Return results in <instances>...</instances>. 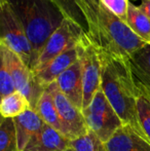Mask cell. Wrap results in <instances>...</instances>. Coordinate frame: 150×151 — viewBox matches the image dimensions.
Listing matches in <instances>:
<instances>
[{"mask_svg": "<svg viewBox=\"0 0 150 151\" xmlns=\"http://www.w3.org/2000/svg\"><path fill=\"white\" fill-rule=\"evenodd\" d=\"M78 61L81 65L83 102L82 109L86 108L101 88L102 67L99 52L86 36H82L77 43Z\"/></svg>", "mask_w": 150, "mask_h": 151, "instance_id": "obj_8", "label": "cell"}, {"mask_svg": "<svg viewBox=\"0 0 150 151\" xmlns=\"http://www.w3.org/2000/svg\"><path fill=\"white\" fill-rule=\"evenodd\" d=\"M8 2L30 40L35 68L44 44L65 18L52 0H8Z\"/></svg>", "mask_w": 150, "mask_h": 151, "instance_id": "obj_2", "label": "cell"}, {"mask_svg": "<svg viewBox=\"0 0 150 151\" xmlns=\"http://www.w3.org/2000/svg\"><path fill=\"white\" fill-rule=\"evenodd\" d=\"M99 1L111 14L124 22L126 21L128 6L131 3L130 0H99Z\"/></svg>", "mask_w": 150, "mask_h": 151, "instance_id": "obj_23", "label": "cell"}, {"mask_svg": "<svg viewBox=\"0 0 150 151\" xmlns=\"http://www.w3.org/2000/svg\"><path fill=\"white\" fill-rule=\"evenodd\" d=\"M82 36L83 34L76 25L73 24L71 21L64 19V21L50 36L46 43L44 44L43 50L38 57L33 73L42 69L50 61L68 50L70 46L77 44Z\"/></svg>", "mask_w": 150, "mask_h": 151, "instance_id": "obj_9", "label": "cell"}, {"mask_svg": "<svg viewBox=\"0 0 150 151\" xmlns=\"http://www.w3.org/2000/svg\"><path fill=\"white\" fill-rule=\"evenodd\" d=\"M107 151H150V142L131 125L123 124L105 143Z\"/></svg>", "mask_w": 150, "mask_h": 151, "instance_id": "obj_11", "label": "cell"}, {"mask_svg": "<svg viewBox=\"0 0 150 151\" xmlns=\"http://www.w3.org/2000/svg\"><path fill=\"white\" fill-rule=\"evenodd\" d=\"M0 42L16 52L33 71V50L27 33L9 2L0 6Z\"/></svg>", "mask_w": 150, "mask_h": 151, "instance_id": "obj_4", "label": "cell"}, {"mask_svg": "<svg viewBox=\"0 0 150 151\" xmlns=\"http://www.w3.org/2000/svg\"><path fill=\"white\" fill-rule=\"evenodd\" d=\"M35 111L37 112L38 115L42 118V120L46 124L54 127L59 133H61L63 136L67 138L66 129H65L64 125L61 121V118L59 116L58 111H57V108L55 106L52 97L46 90H44V91L42 93L41 97H40L39 101L37 103Z\"/></svg>", "mask_w": 150, "mask_h": 151, "instance_id": "obj_17", "label": "cell"}, {"mask_svg": "<svg viewBox=\"0 0 150 151\" xmlns=\"http://www.w3.org/2000/svg\"><path fill=\"white\" fill-rule=\"evenodd\" d=\"M139 7L150 19V0H141V4L139 5Z\"/></svg>", "mask_w": 150, "mask_h": 151, "instance_id": "obj_25", "label": "cell"}, {"mask_svg": "<svg viewBox=\"0 0 150 151\" xmlns=\"http://www.w3.org/2000/svg\"><path fill=\"white\" fill-rule=\"evenodd\" d=\"M137 113L141 132L150 142V100L142 93L137 100Z\"/></svg>", "mask_w": 150, "mask_h": 151, "instance_id": "obj_22", "label": "cell"}, {"mask_svg": "<svg viewBox=\"0 0 150 151\" xmlns=\"http://www.w3.org/2000/svg\"><path fill=\"white\" fill-rule=\"evenodd\" d=\"M66 151H74V150H73V149H72V148H71V147H70V148H68V149H67Z\"/></svg>", "mask_w": 150, "mask_h": 151, "instance_id": "obj_27", "label": "cell"}, {"mask_svg": "<svg viewBox=\"0 0 150 151\" xmlns=\"http://www.w3.org/2000/svg\"><path fill=\"white\" fill-rule=\"evenodd\" d=\"M68 148H70V140L45 123L24 151H66Z\"/></svg>", "mask_w": 150, "mask_h": 151, "instance_id": "obj_16", "label": "cell"}, {"mask_svg": "<svg viewBox=\"0 0 150 151\" xmlns=\"http://www.w3.org/2000/svg\"><path fill=\"white\" fill-rule=\"evenodd\" d=\"M78 43V42H77ZM78 61V50L77 44L72 45L66 50L64 52L52 60L42 69L34 72L37 81L43 88H46L48 84L52 83L57 80V78L65 72L69 67Z\"/></svg>", "mask_w": 150, "mask_h": 151, "instance_id": "obj_13", "label": "cell"}, {"mask_svg": "<svg viewBox=\"0 0 150 151\" xmlns=\"http://www.w3.org/2000/svg\"><path fill=\"white\" fill-rule=\"evenodd\" d=\"M65 19L71 21L84 36L98 44L99 0H52Z\"/></svg>", "mask_w": 150, "mask_h": 151, "instance_id": "obj_7", "label": "cell"}, {"mask_svg": "<svg viewBox=\"0 0 150 151\" xmlns=\"http://www.w3.org/2000/svg\"><path fill=\"white\" fill-rule=\"evenodd\" d=\"M16 91L10 74L6 68L5 64L0 56V93L2 97L7 96Z\"/></svg>", "mask_w": 150, "mask_h": 151, "instance_id": "obj_24", "label": "cell"}, {"mask_svg": "<svg viewBox=\"0 0 150 151\" xmlns=\"http://www.w3.org/2000/svg\"><path fill=\"white\" fill-rule=\"evenodd\" d=\"M2 120H3V117H2V116H1V115H0V123H1V122H2Z\"/></svg>", "mask_w": 150, "mask_h": 151, "instance_id": "obj_28", "label": "cell"}, {"mask_svg": "<svg viewBox=\"0 0 150 151\" xmlns=\"http://www.w3.org/2000/svg\"><path fill=\"white\" fill-rule=\"evenodd\" d=\"M128 63L139 93L150 97V43L133 54Z\"/></svg>", "mask_w": 150, "mask_h": 151, "instance_id": "obj_14", "label": "cell"}, {"mask_svg": "<svg viewBox=\"0 0 150 151\" xmlns=\"http://www.w3.org/2000/svg\"><path fill=\"white\" fill-rule=\"evenodd\" d=\"M70 147L74 151H107L104 142L90 131L81 137L71 140Z\"/></svg>", "mask_w": 150, "mask_h": 151, "instance_id": "obj_21", "label": "cell"}, {"mask_svg": "<svg viewBox=\"0 0 150 151\" xmlns=\"http://www.w3.org/2000/svg\"><path fill=\"white\" fill-rule=\"evenodd\" d=\"M0 56L5 64L16 91L27 98L30 109H36L37 103L45 88L37 81L33 71L11 50L0 42Z\"/></svg>", "mask_w": 150, "mask_h": 151, "instance_id": "obj_6", "label": "cell"}, {"mask_svg": "<svg viewBox=\"0 0 150 151\" xmlns=\"http://www.w3.org/2000/svg\"><path fill=\"white\" fill-rule=\"evenodd\" d=\"M99 56L102 67L101 90L122 123L142 134L137 113V100L140 93L135 84L128 59L102 52H99Z\"/></svg>", "mask_w": 150, "mask_h": 151, "instance_id": "obj_1", "label": "cell"}, {"mask_svg": "<svg viewBox=\"0 0 150 151\" xmlns=\"http://www.w3.org/2000/svg\"><path fill=\"white\" fill-rule=\"evenodd\" d=\"M61 93L78 109L82 110L83 102V88H82L81 65L77 61L63 72L56 80Z\"/></svg>", "mask_w": 150, "mask_h": 151, "instance_id": "obj_12", "label": "cell"}, {"mask_svg": "<svg viewBox=\"0 0 150 151\" xmlns=\"http://www.w3.org/2000/svg\"><path fill=\"white\" fill-rule=\"evenodd\" d=\"M97 50L117 58L128 59L145 44L124 21L120 20L100 3L98 9Z\"/></svg>", "mask_w": 150, "mask_h": 151, "instance_id": "obj_3", "label": "cell"}, {"mask_svg": "<svg viewBox=\"0 0 150 151\" xmlns=\"http://www.w3.org/2000/svg\"><path fill=\"white\" fill-rule=\"evenodd\" d=\"M126 23L138 37L146 43H150V19L139 6L133 4L132 2L128 6Z\"/></svg>", "mask_w": 150, "mask_h": 151, "instance_id": "obj_18", "label": "cell"}, {"mask_svg": "<svg viewBox=\"0 0 150 151\" xmlns=\"http://www.w3.org/2000/svg\"><path fill=\"white\" fill-rule=\"evenodd\" d=\"M0 151H19L12 118H3L0 123Z\"/></svg>", "mask_w": 150, "mask_h": 151, "instance_id": "obj_20", "label": "cell"}, {"mask_svg": "<svg viewBox=\"0 0 150 151\" xmlns=\"http://www.w3.org/2000/svg\"><path fill=\"white\" fill-rule=\"evenodd\" d=\"M30 109L27 98L22 93L14 91V93L2 97L0 102V115L3 118H12L21 115Z\"/></svg>", "mask_w": 150, "mask_h": 151, "instance_id": "obj_19", "label": "cell"}, {"mask_svg": "<svg viewBox=\"0 0 150 151\" xmlns=\"http://www.w3.org/2000/svg\"><path fill=\"white\" fill-rule=\"evenodd\" d=\"M145 97H147V96H145ZM147 98H148V99L150 100V97H147Z\"/></svg>", "mask_w": 150, "mask_h": 151, "instance_id": "obj_30", "label": "cell"}, {"mask_svg": "<svg viewBox=\"0 0 150 151\" xmlns=\"http://www.w3.org/2000/svg\"><path fill=\"white\" fill-rule=\"evenodd\" d=\"M7 2H8V0H0V6L4 5V4L7 3Z\"/></svg>", "mask_w": 150, "mask_h": 151, "instance_id": "obj_26", "label": "cell"}, {"mask_svg": "<svg viewBox=\"0 0 150 151\" xmlns=\"http://www.w3.org/2000/svg\"><path fill=\"white\" fill-rule=\"evenodd\" d=\"M1 100H2V95H1V93H0V102H1Z\"/></svg>", "mask_w": 150, "mask_h": 151, "instance_id": "obj_29", "label": "cell"}, {"mask_svg": "<svg viewBox=\"0 0 150 151\" xmlns=\"http://www.w3.org/2000/svg\"><path fill=\"white\" fill-rule=\"evenodd\" d=\"M19 151H24L29 142L36 137L45 124L35 110L28 109L14 118Z\"/></svg>", "mask_w": 150, "mask_h": 151, "instance_id": "obj_15", "label": "cell"}, {"mask_svg": "<svg viewBox=\"0 0 150 151\" xmlns=\"http://www.w3.org/2000/svg\"><path fill=\"white\" fill-rule=\"evenodd\" d=\"M45 90L50 93L55 106L67 133L69 140H74L85 135L88 132L83 114L80 109L73 105L59 90L56 81L48 84Z\"/></svg>", "mask_w": 150, "mask_h": 151, "instance_id": "obj_10", "label": "cell"}, {"mask_svg": "<svg viewBox=\"0 0 150 151\" xmlns=\"http://www.w3.org/2000/svg\"><path fill=\"white\" fill-rule=\"evenodd\" d=\"M88 129L106 143L123 125L102 90H99L86 108L81 110Z\"/></svg>", "mask_w": 150, "mask_h": 151, "instance_id": "obj_5", "label": "cell"}]
</instances>
